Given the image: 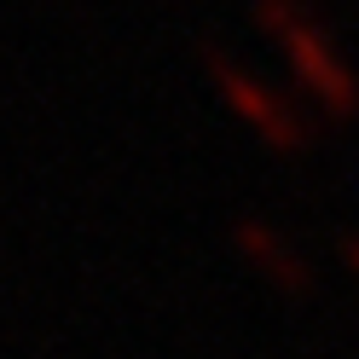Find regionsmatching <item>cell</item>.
Returning <instances> with one entry per match:
<instances>
[{
  "label": "cell",
  "instance_id": "cell-2",
  "mask_svg": "<svg viewBox=\"0 0 359 359\" xmlns=\"http://www.w3.org/2000/svg\"><path fill=\"white\" fill-rule=\"evenodd\" d=\"M203 76H209V87H215V99L226 104V116H232L238 128H250L273 156H302V151L313 145L319 116L302 104V93L273 87L261 70H250L243 58H232L226 47H215V41H203Z\"/></svg>",
  "mask_w": 359,
  "mask_h": 359
},
{
  "label": "cell",
  "instance_id": "cell-4",
  "mask_svg": "<svg viewBox=\"0 0 359 359\" xmlns=\"http://www.w3.org/2000/svg\"><path fill=\"white\" fill-rule=\"evenodd\" d=\"M336 261H342V266H348V278L359 284V226H348L342 238H336Z\"/></svg>",
  "mask_w": 359,
  "mask_h": 359
},
{
  "label": "cell",
  "instance_id": "cell-1",
  "mask_svg": "<svg viewBox=\"0 0 359 359\" xmlns=\"http://www.w3.org/2000/svg\"><path fill=\"white\" fill-rule=\"evenodd\" d=\"M255 29L278 47L302 104L319 122H359V64L342 53L313 0H255Z\"/></svg>",
  "mask_w": 359,
  "mask_h": 359
},
{
  "label": "cell",
  "instance_id": "cell-3",
  "mask_svg": "<svg viewBox=\"0 0 359 359\" xmlns=\"http://www.w3.org/2000/svg\"><path fill=\"white\" fill-rule=\"evenodd\" d=\"M226 243H232V255L250 266V273L266 284V290H278L284 302H307L313 290H319V278H313V261L296 250V238H284L273 220H261V215H238L232 226H226Z\"/></svg>",
  "mask_w": 359,
  "mask_h": 359
}]
</instances>
